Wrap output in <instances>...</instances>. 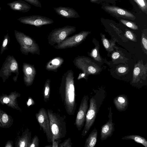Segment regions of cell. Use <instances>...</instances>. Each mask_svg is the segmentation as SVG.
Returning <instances> with one entry per match:
<instances>
[{"label":"cell","mask_w":147,"mask_h":147,"mask_svg":"<svg viewBox=\"0 0 147 147\" xmlns=\"http://www.w3.org/2000/svg\"><path fill=\"white\" fill-rule=\"evenodd\" d=\"M32 104L31 100V99H30L28 100V101L27 102V105L28 106H30Z\"/></svg>","instance_id":"obj_40"},{"label":"cell","mask_w":147,"mask_h":147,"mask_svg":"<svg viewBox=\"0 0 147 147\" xmlns=\"http://www.w3.org/2000/svg\"><path fill=\"white\" fill-rule=\"evenodd\" d=\"M125 34L129 39L132 40H135L133 34L130 31L126 30L125 32Z\"/></svg>","instance_id":"obj_32"},{"label":"cell","mask_w":147,"mask_h":147,"mask_svg":"<svg viewBox=\"0 0 147 147\" xmlns=\"http://www.w3.org/2000/svg\"><path fill=\"white\" fill-rule=\"evenodd\" d=\"M90 32L82 31L70 37H67L62 42L54 46L57 49H64L78 45L85 39Z\"/></svg>","instance_id":"obj_8"},{"label":"cell","mask_w":147,"mask_h":147,"mask_svg":"<svg viewBox=\"0 0 147 147\" xmlns=\"http://www.w3.org/2000/svg\"><path fill=\"white\" fill-rule=\"evenodd\" d=\"M76 31V27L69 25L53 30L48 36V43L52 46L59 44Z\"/></svg>","instance_id":"obj_5"},{"label":"cell","mask_w":147,"mask_h":147,"mask_svg":"<svg viewBox=\"0 0 147 147\" xmlns=\"http://www.w3.org/2000/svg\"><path fill=\"white\" fill-rule=\"evenodd\" d=\"M22 70L24 79L27 86H30L33 83L36 74V70L34 65L24 63Z\"/></svg>","instance_id":"obj_14"},{"label":"cell","mask_w":147,"mask_h":147,"mask_svg":"<svg viewBox=\"0 0 147 147\" xmlns=\"http://www.w3.org/2000/svg\"><path fill=\"white\" fill-rule=\"evenodd\" d=\"M72 143L70 138L65 140L63 142L59 144L58 147H72Z\"/></svg>","instance_id":"obj_26"},{"label":"cell","mask_w":147,"mask_h":147,"mask_svg":"<svg viewBox=\"0 0 147 147\" xmlns=\"http://www.w3.org/2000/svg\"><path fill=\"white\" fill-rule=\"evenodd\" d=\"M102 40L103 45L105 48L106 49H109L111 46V44L109 41L103 36L102 37Z\"/></svg>","instance_id":"obj_31"},{"label":"cell","mask_w":147,"mask_h":147,"mask_svg":"<svg viewBox=\"0 0 147 147\" xmlns=\"http://www.w3.org/2000/svg\"><path fill=\"white\" fill-rule=\"evenodd\" d=\"M138 5L141 11L145 14H147V0H133Z\"/></svg>","instance_id":"obj_23"},{"label":"cell","mask_w":147,"mask_h":147,"mask_svg":"<svg viewBox=\"0 0 147 147\" xmlns=\"http://www.w3.org/2000/svg\"><path fill=\"white\" fill-rule=\"evenodd\" d=\"M114 0V1H117V0Z\"/></svg>","instance_id":"obj_44"},{"label":"cell","mask_w":147,"mask_h":147,"mask_svg":"<svg viewBox=\"0 0 147 147\" xmlns=\"http://www.w3.org/2000/svg\"><path fill=\"white\" fill-rule=\"evenodd\" d=\"M25 1L36 7L41 8L42 5L39 0H24Z\"/></svg>","instance_id":"obj_29"},{"label":"cell","mask_w":147,"mask_h":147,"mask_svg":"<svg viewBox=\"0 0 147 147\" xmlns=\"http://www.w3.org/2000/svg\"><path fill=\"white\" fill-rule=\"evenodd\" d=\"M90 99V105L88 110L85 119L84 127L81 135L85 136L93 125L97 115L103 101L106 97V93L102 88L94 91Z\"/></svg>","instance_id":"obj_2"},{"label":"cell","mask_w":147,"mask_h":147,"mask_svg":"<svg viewBox=\"0 0 147 147\" xmlns=\"http://www.w3.org/2000/svg\"><path fill=\"white\" fill-rule=\"evenodd\" d=\"M101 8L105 12L117 18H118L126 19L133 21L136 18L134 14L126 9L118 6L110 5L109 3L104 2L101 4Z\"/></svg>","instance_id":"obj_7"},{"label":"cell","mask_w":147,"mask_h":147,"mask_svg":"<svg viewBox=\"0 0 147 147\" xmlns=\"http://www.w3.org/2000/svg\"><path fill=\"white\" fill-rule=\"evenodd\" d=\"M12 73L16 74L14 77L17 80L19 75L18 64L13 56L9 55L6 58L0 69V76L5 81Z\"/></svg>","instance_id":"obj_6"},{"label":"cell","mask_w":147,"mask_h":147,"mask_svg":"<svg viewBox=\"0 0 147 147\" xmlns=\"http://www.w3.org/2000/svg\"><path fill=\"white\" fill-rule=\"evenodd\" d=\"M120 56V54L119 53L117 52L114 53L112 56V58L113 59H116L118 58Z\"/></svg>","instance_id":"obj_37"},{"label":"cell","mask_w":147,"mask_h":147,"mask_svg":"<svg viewBox=\"0 0 147 147\" xmlns=\"http://www.w3.org/2000/svg\"><path fill=\"white\" fill-rule=\"evenodd\" d=\"M97 130L96 128H94L86 139L84 147L94 146L97 142Z\"/></svg>","instance_id":"obj_20"},{"label":"cell","mask_w":147,"mask_h":147,"mask_svg":"<svg viewBox=\"0 0 147 147\" xmlns=\"http://www.w3.org/2000/svg\"><path fill=\"white\" fill-rule=\"evenodd\" d=\"M17 20L23 24L33 25L40 28L44 25L53 24L54 22L53 20L49 18L38 15L24 16Z\"/></svg>","instance_id":"obj_12"},{"label":"cell","mask_w":147,"mask_h":147,"mask_svg":"<svg viewBox=\"0 0 147 147\" xmlns=\"http://www.w3.org/2000/svg\"><path fill=\"white\" fill-rule=\"evenodd\" d=\"M98 53V49L97 48H96L92 50L91 53V55L96 60L99 61L100 60V59Z\"/></svg>","instance_id":"obj_28"},{"label":"cell","mask_w":147,"mask_h":147,"mask_svg":"<svg viewBox=\"0 0 147 147\" xmlns=\"http://www.w3.org/2000/svg\"><path fill=\"white\" fill-rule=\"evenodd\" d=\"M3 101L5 103H8L9 101V99L7 97H5L3 99Z\"/></svg>","instance_id":"obj_38"},{"label":"cell","mask_w":147,"mask_h":147,"mask_svg":"<svg viewBox=\"0 0 147 147\" xmlns=\"http://www.w3.org/2000/svg\"><path fill=\"white\" fill-rule=\"evenodd\" d=\"M91 3L99 4L102 2H106L107 3H110L115 4V1L114 0H90Z\"/></svg>","instance_id":"obj_30"},{"label":"cell","mask_w":147,"mask_h":147,"mask_svg":"<svg viewBox=\"0 0 147 147\" xmlns=\"http://www.w3.org/2000/svg\"><path fill=\"white\" fill-rule=\"evenodd\" d=\"M113 102L117 109L121 112L125 111L128 106V100L125 94H121L116 96L113 99Z\"/></svg>","instance_id":"obj_17"},{"label":"cell","mask_w":147,"mask_h":147,"mask_svg":"<svg viewBox=\"0 0 147 147\" xmlns=\"http://www.w3.org/2000/svg\"><path fill=\"white\" fill-rule=\"evenodd\" d=\"M47 111L52 138L60 143L61 139L66 135V117L51 109H48Z\"/></svg>","instance_id":"obj_3"},{"label":"cell","mask_w":147,"mask_h":147,"mask_svg":"<svg viewBox=\"0 0 147 147\" xmlns=\"http://www.w3.org/2000/svg\"><path fill=\"white\" fill-rule=\"evenodd\" d=\"M88 95L83 97L78 109L74 123L79 131H80L84 126L85 121L86 117L88 108Z\"/></svg>","instance_id":"obj_11"},{"label":"cell","mask_w":147,"mask_h":147,"mask_svg":"<svg viewBox=\"0 0 147 147\" xmlns=\"http://www.w3.org/2000/svg\"><path fill=\"white\" fill-rule=\"evenodd\" d=\"M59 93L67 113L70 115H74L77 104L74 73L71 69L67 70L62 76Z\"/></svg>","instance_id":"obj_1"},{"label":"cell","mask_w":147,"mask_h":147,"mask_svg":"<svg viewBox=\"0 0 147 147\" xmlns=\"http://www.w3.org/2000/svg\"><path fill=\"white\" fill-rule=\"evenodd\" d=\"M52 147H58L59 144V143L58 141H55L53 138L52 139Z\"/></svg>","instance_id":"obj_34"},{"label":"cell","mask_w":147,"mask_h":147,"mask_svg":"<svg viewBox=\"0 0 147 147\" xmlns=\"http://www.w3.org/2000/svg\"><path fill=\"white\" fill-rule=\"evenodd\" d=\"M122 140H134L136 142L142 144L145 147H147V141L146 139L141 136L134 135L127 136L122 138Z\"/></svg>","instance_id":"obj_21"},{"label":"cell","mask_w":147,"mask_h":147,"mask_svg":"<svg viewBox=\"0 0 147 147\" xmlns=\"http://www.w3.org/2000/svg\"><path fill=\"white\" fill-rule=\"evenodd\" d=\"M64 62V59L62 57H57L49 61L46 64L45 68L48 71L57 72Z\"/></svg>","instance_id":"obj_18"},{"label":"cell","mask_w":147,"mask_h":147,"mask_svg":"<svg viewBox=\"0 0 147 147\" xmlns=\"http://www.w3.org/2000/svg\"><path fill=\"white\" fill-rule=\"evenodd\" d=\"M126 68L124 67H119L118 69V72L121 73H125L126 71Z\"/></svg>","instance_id":"obj_35"},{"label":"cell","mask_w":147,"mask_h":147,"mask_svg":"<svg viewBox=\"0 0 147 147\" xmlns=\"http://www.w3.org/2000/svg\"><path fill=\"white\" fill-rule=\"evenodd\" d=\"M130 0L131 1V0Z\"/></svg>","instance_id":"obj_43"},{"label":"cell","mask_w":147,"mask_h":147,"mask_svg":"<svg viewBox=\"0 0 147 147\" xmlns=\"http://www.w3.org/2000/svg\"><path fill=\"white\" fill-rule=\"evenodd\" d=\"M142 42L144 48L147 49V40L146 38L144 36H143L142 38Z\"/></svg>","instance_id":"obj_33"},{"label":"cell","mask_w":147,"mask_h":147,"mask_svg":"<svg viewBox=\"0 0 147 147\" xmlns=\"http://www.w3.org/2000/svg\"><path fill=\"white\" fill-rule=\"evenodd\" d=\"M50 80L47 79L45 83L43 89L44 100L46 102L49 100L50 94Z\"/></svg>","instance_id":"obj_22"},{"label":"cell","mask_w":147,"mask_h":147,"mask_svg":"<svg viewBox=\"0 0 147 147\" xmlns=\"http://www.w3.org/2000/svg\"><path fill=\"white\" fill-rule=\"evenodd\" d=\"M12 10L21 12H26L31 9V6L24 1L18 0L7 4Z\"/></svg>","instance_id":"obj_16"},{"label":"cell","mask_w":147,"mask_h":147,"mask_svg":"<svg viewBox=\"0 0 147 147\" xmlns=\"http://www.w3.org/2000/svg\"><path fill=\"white\" fill-rule=\"evenodd\" d=\"M45 147H51V146H45Z\"/></svg>","instance_id":"obj_41"},{"label":"cell","mask_w":147,"mask_h":147,"mask_svg":"<svg viewBox=\"0 0 147 147\" xmlns=\"http://www.w3.org/2000/svg\"><path fill=\"white\" fill-rule=\"evenodd\" d=\"M39 140L38 137L35 136L33 138L32 142L29 146L30 147H38L39 146Z\"/></svg>","instance_id":"obj_27"},{"label":"cell","mask_w":147,"mask_h":147,"mask_svg":"<svg viewBox=\"0 0 147 147\" xmlns=\"http://www.w3.org/2000/svg\"><path fill=\"white\" fill-rule=\"evenodd\" d=\"M10 42V37L8 33H7L4 36L3 40L1 47V54H2L3 52L6 50H8V45Z\"/></svg>","instance_id":"obj_24"},{"label":"cell","mask_w":147,"mask_h":147,"mask_svg":"<svg viewBox=\"0 0 147 147\" xmlns=\"http://www.w3.org/2000/svg\"><path fill=\"white\" fill-rule=\"evenodd\" d=\"M35 116L40 126L46 135L47 142H51L52 136L47 111L44 108H41L36 114Z\"/></svg>","instance_id":"obj_9"},{"label":"cell","mask_w":147,"mask_h":147,"mask_svg":"<svg viewBox=\"0 0 147 147\" xmlns=\"http://www.w3.org/2000/svg\"><path fill=\"white\" fill-rule=\"evenodd\" d=\"M118 20L124 25L133 30L138 29V26L134 22L125 20L123 19H118Z\"/></svg>","instance_id":"obj_25"},{"label":"cell","mask_w":147,"mask_h":147,"mask_svg":"<svg viewBox=\"0 0 147 147\" xmlns=\"http://www.w3.org/2000/svg\"><path fill=\"white\" fill-rule=\"evenodd\" d=\"M1 7H0V10H1Z\"/></svg>","instance_id":"obj_42"},{"label":"cell","mask_w":147,"mask_h":147,"mask_svg":"<svg viewBox=\"0 0 147 147\" xmlns=\"http://www.w3.org/2000/svg\"><path fill=\"white\" fill-rule=\"evenodd\" d=\"M54 10L57 14L66 18H78L80 17L75 9L69 7L60 6L54 7Z\"/></svg>","instance_id":"obj_15"},{"label":"cell","mask_w":147,"mask_h":147,"mask_svg":"<svg viewBox=\"0 0 147 147\" xmlns=\"http://www.w3.org/2000/svg\"><path fill=\"white\" fill-rule=\"evenodd\" d=\"M146 67L144 65H137L135 67L133 71V80L134 82L138 81L140 78L146 74Z\"/></svg>","instance_id":"obj_19"},{"label":"cell","mask_w":147,"mask_h":147,"mask_svg":"<svg viewBox=\"0 0 147 147\" xmlns=\"http://www.w3.org/2000/svg\"><path fill=\"white\" fill-rule=\"evenodd\" d=\"M25 143L24 142H21V144L20 145V147H24L25 146Z\"/></svg>","instance_id":"obj_39"},{"label":"cell","mask_w":147,"mask_h":147,"mask_svg":"<svg viewBox=\"0 0 147 147\" xmlns=\"http://www.w3.org/2000/svg\"><path fill=\"white\" fill-rule=\"evenodd\" d=\"M16 38L20 46V50L22 54L27 55L29 53L32 54H40L38 45L32 38L24 33L14 30Z\"/></svg>","instance_id":"obj_4"},{"label":"cell","mask_w":147,"mask_h":147,"mask_svg":"<svg viewBox=\"0 0 147 147\" xmlns=\"http://www.w3.org/2000/svg\"><path fill=\"white\" fill-rule=\"evenodd\" d=\"M2 121L3 123H7L8 120V117L7 115L5 114H4L2 116Z\"/></svg>","instance_id":"obj_36"},{"label":"cell","mask_w":147,"mask_h":147,"mask_svg":"<svg viewBox=\"0 0 147 147\" xmlns=\"http://www.w3.org/2000/svg\"><path fill=\"white\" fill-rule=\"evenodd\" d=\"M108 110L109 111L108 120L101 127L100 138L102 140H104L111 137L115 129L114 126L115 124L113 122V113L111 106L108 108Z\"/></svg>","instance_id":"obj_13"},{"label":"cell","mask_w":147,"mask_h":147,"mask_svg":"<svg viewBox=\"0 0 147 147\" xmlns=\"http://www.w3.org/2000/svg\"><path fill=\"white\" fill-rule=\"evenodd\" d=\"M74 65L86 75L95 74L98 71L96 66L89 58L84 56L76 57L73 61Z\"/></svg>","instance_id":"obj_10"}]
</instances>
